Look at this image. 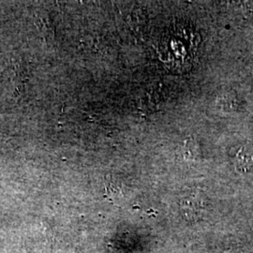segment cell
Segmentation results:
<instances>
[{
    "label": "cell",
    "instance_id": "cell-1",
    "mask_svg": "<svg viewBox=\"0 0 253 253\" xmlns=\"http://www.w3.org/2000/svg\"><path fill=\"white\" fill-rule=\"evenodd\" d=\"M206 200L197 192H190L180 200L182 215L188 220H197L206 209Z\"/></svg>",
    "mask_w": 253,
    "mask_h": 253
},
{
    "label": "cell",
    "instance_id": "cell-2",
    "mask_svg": "<svg viewBox=\"0 0 253 253\" xmlns=\"http://www.w3.org/2000/svg\"><path fill=\"white\" fill-rule=\"evenodd\" d=\"M235 169L240 172H248L253 166V145H245L239 149L235 159Z\"/></svg>",
    "mask_w": 253,
    "mask_h": 253
},
{
    "label": "cell",
    "instance_id": "cell-3",
    "mask_svg": "<svg viewBox=\"0 0 253 253\" xmlns=\"http://www.w3.org/2000/svg\"><path fill=\"white\" fill-rule=\"evenodd\" d=\"M217 105L220 110L224 112H234L238 107V100L233 93H222L217 99Z\"/></svg>",
    "mask_w": 253,
    "mask_h": 253
},
{
    "label": "cell",
    "instance_id": "cell-4",
    "mask_svg": "<svg viewBox=\"0 0 253 253\" xmlns=\"http://www.w3.org/2000/svg\"><path fill=\"white\" fill-rule=\"evenodd\" d=\"M185 147V156L188 158H194L198 154V145H196L194 142L188 141L186 145H184Z\"/></svg>",
    "mask_w": 253,
    "mask_h": 253
}]
</instances>
